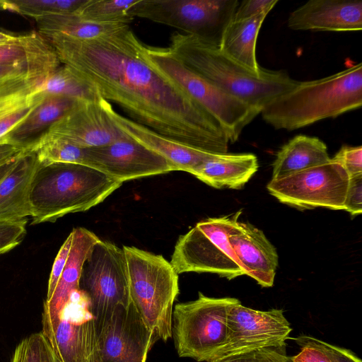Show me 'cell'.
<instances>
[{"instance_id": "obj_1", "label": "cell", "mask_w": 362, "mask_h": 362, "mask_svg": "<svg viewBox=\"0 0 362 362\" xmlns=\"http://www.w3.org/2000/svg\"><path fill=\"white\" fill-rule=\"evenodd\" d=\"M44 37L62 64L134 122L192 148L228 153L230 142L217 122L147 60L129 25L90 40Z\"/></svg>"}, {"instance_id": "obj_2", "label": "cell", "mask_w": 362, "mask_h": 362, "mask_svg": "<svg viewBox=\"0 0 362 362\" xmlns=\"http://www.w3.org/2000/svg\"><path fill=\"white\" fill-rule=\"evenodd\" d=\"M168 47L191 70L259 112L298 83L284 71L262 69L253 73L222 53L218 46L194 35L175 32Z\"/></svg>"}, {"instance_id": "obj_3", "label": "cell", "mask_w": 362, "mask_h": 362, "mask_svg": "<svg viewBox=\"0 0 362 362\" xmlns=\"http://www.w3.org/2000/svg\"><path fill=\"white\" fill-rule=\"evenodd\" d=\"M362 105V64L320 79L298 81L265 105L263 119L276 129L292 131L334 118Z\"/></svg>"}, {"instance_id": "obj_4", "label": "cell", "mask_w": 362, "mask_h": 362, "mask_svg": "<svg viewBox=\"0 0 362 362\" xmlns=\"http://www.w3.org/2000/svg\"><path fill=\"white\" fill-rule=\"evenodd\" d=\"M122 185L88 165L37 160L29 193L32 223L54 222L66 214L86 211Z\"/></svg>"}, {"instance_id": "obj_5", "label": "cell", "mask_w": 362, "mask_h": 362, "mask_svg": "<svg viewBox=\"0 0 362 362\" xmlns=\"http://www.w3.org/2000/svg\"><path fill=\"white\" fill-rule=\"evenodd\" d=\"M129 297L141 318L158 339L173 335V303L179 294L178 274L162 255L123 246Z\"/></svg>"}, {"instance_id": "obj_6", "label": "cell", "mask_w": 362, "mask_h": 362, "mask_svg": "<svg viewBox=\"0 0 362 362\" xmlns=\"http://www.w3.org/2000/svg\"><path fill=\"white\" fill-rule=\"evenodd\" d=\"M240 214L201 221L180 235L170 262L175 272L214 273L229 280L247 275L228 238Z\"/></svg>"}, {"instance_id": "obj_7", "label": "cell", "mask_w": 362, "mask_h": 362, "mask_svg": "<svg viewBox=\"0 0 362 362\" xmlns=\"http://www.w3.org/2000/svg\"><path fill=\"white\" fill-rule=\"evenodd\" d=\"M147 60L177 83L217 122L230 143L235 142L243 129L260 112L226 93L182 63L169 47L144 45Z\"/></svg>"}, {"instance_id": "obj_8", "label": "cell", "mask_w": 362, "mask_h": 362, "mask_svg": "<svg viewBox=\"0 0 362 362\" xmlns=\"http://www.w3.org/2000/svg\"><path fill=\"white\" fill-rule=\"evenodd\" d=\"M238 301L199 292L197 299L177 304L173 312V334L179 356L211 360L226 342L228 309Z\"/></svg>"}, {"instance_id": "obj_9", "label": "cell", "mask_w": 362, "mask_h": 362, "mask_svg": "<svg viewBox=\"0 0 362 362\" xmlns=\"http://www.w3.org/2000/svg\"><path fill=\"white\" fill-rule=\"evenodd\" d=\"M238 0H139L127 16L166 25L219 46Z\"/></svg>"}, {"instance_id": "obj_10", "label": "cell", "mask_w": 362, "mask_h": 362, "mask_svg": "<svg viewBox=\"0 0 362 362\" xmlns=\"http://www.w3.org/2000/svg\"><path fill=\"white\" fill-rule=\"evenodd\" d=\"M78 290L88 299L98 334L117 307L131 303L123 248L101 240L95 243L83 263Z\"/></svg>"}, {"instance_id": "obj_11", "label": "cell", "mask_w": 362, "mask_h": 362, "mask_svg": "<svg viewBox=\"0 0 362 362\" xmlns=\"http://www.w3.org/2000/svg\"><path fill=\"white\" fill-rule=\"evenodd\" d=\"M349 177L332 158L284 178L271 180L269 192L281 203L299 209L317 207L344 209Z\"/></svg>"}, {"instance_id": "obj_12", "label": "cell", "mask_w": 362, "mask_h": 362, "mask_svg": "<svg viewBox=\"0 0 362 362\" xmlns=\"http://www.w3.org/2000/svg\"><path fill=\"white\" fill-rule=\"evenodd\" d=\"M42 332L59 362H99L98 331L88 298L79 290Z\"/></svg>"}, {"instance_id": "obj_13", "label": "cell", "mask_w": 362, "mask_h": 362, "mask_svg": "<svg viewBox=\"0 0 362 362\" xmlns=\"http://www.w3.org/2000/svg\"><path fill=\"white\" fill-rule=\"evenodd\" d=\"M291 331L282 310H254L239 300L228 309L226 342L212 359L286 346Z\"/></svg>"}, {"instance_id": "obj_14", "label": "cell", "mask_w": 362, "mask_h": 362, "mask_svg": "<svg viewBox=\"0 0 362 362\" xmlns=\"http://www.w3.org/2000/svg\"><path fill=\"white\" fill-rule=\"evenodd\" d=\"M157 339L132 302L119 305L98 334L99 362H146Z\"/></svg>"}, {"instance_id": "obj_15", "label": "cell", "mask_w": 362, "mask_h": 362, "mask_svg": "<svg viewBox=\"0 0 362 362\" xmlns=\"http://www.w3.org/2000/svg\"><path fill=\"white\" fill-rule=\"evenodd\" d=\"M83 165L122 183L176 170L163 156L129 136L106 146L85 148Z\"/></svg>"}, {"instance_id": "obj_16", "label": "cell", "mask_w": 362, "mask_h": 362, "mask_svg": "<svg viewBox=\"0 0 362 362\" xmlns=\"http://www.w3.org/2000/svg\"><path fill=\"white\" fill-rule=\"evenodd\" d=\"M106 102L102 96L78 100L46 132L84 148L106 146L127 137L106 114Z\"/></svg>"}, {"instance_id": "obj_17", "label": "cell", "mask_w": 362, "mask_h": 362, "mask_svg": "<svg viewBox=\"0 0 362 362\" xmlns=\"http://www.w3.org/2000/svg\"><path fill=\"white\" fill-rule=\"evenodd\" d=\"M287 23L294 30H361L362 1L311 0L292 11Z\"/></svg>"}, {"instance_id": "obj_18", "label": "cell", "mask_w": 362, "mask_h": 362, "mask_svg": "<svg viewBox=\"0 0 362 362\" xmlns=\"http://www.w3.org/2000/svg\"><path fill=\"white\" fill-rule=\"evenodd\" d=\"M228 238L247 276L262 287L272 286L279 256L263 231L250 223L238 222Z\"/></svg>"}, {"instance_id": "obj_19", "label": "cell", "mask_w": 362, "mask_h": 362, "mask_svg": "<svg viewBox=\"0 0 362 362\" xmlns=\"http://www.w3.org/2000/svg\"><path fill=\"white\" fill-rule=\"evenodd\" d=\"M105 112L112 123L131 138L161 155L176 170L192 173L204 163L220 154L211 153L185 146L141 125L115 112L107 101Z\"/></svg>"}, {"instance_id": "obj_20", "label": "cell", "mask_w": 362, "mask_h": 362, "mask_svg": "<svg viewBox=\"0 0 362 362\" xmlns=\"http://www.w3.org/2000/svg\"><path fill=\"white\" fill-rule=\"evenodd\" d=\"M50 74H27L0 80V143H6V136L45 98L42 86Z\"/></svg>"}, {"instance_id": "obj_21", "label": "cell", "mask_w": 362, "mask_h": 362, "mask_svg": "<svg viewBox=\"0 0 362 362\" xmlns=\"http://www.w3.org/2000/svg\"><path fill=\"white\" fill-rule=\"evenodd\" d=\"M71 233L73 238L68 259L52 295L45 301L42 322L54 319L71 294L78 290L83 263L93 246L100 240L84 228H76Z\"/></svg>"}, {"instance_id": "obj_22", "label": "cell", "mask_w": 362, "mask_h": 362, "mask_svg": "<svg viewBox=\"0 0 362 362\" xmlns=\"http://www.w3.org/2000/svg\"><path fill=\"white\" fill-rule=\"evenodd\" d=\"M37 165L31 149L25 151L0 182V221H20L31 216L30 185Z\"/></svg>"}, {"instance_id": "obj_23", "label": "cell", "mask_w": 362, "mask_h": 362, "mask_svg": "<svg viewBox=\"0 0 362 362\" xmlns=\"http://www.w3.org/2000/svg\"><path fill=\"white\" fill-rule=\"evenodd\" d=\"M253 153L220 154L197 167L192 175L217 189H240L258 170Z\"/></svg>"}, {"instance_id": "obj_24", "label": "cell", "mask_w": 362, "mask_h": 362, "mask_svg": "<svg viewBox=\"0 0 362 362\" xmlns=\"http://www.w3.org/2000/svg\"><path fill=\"white\" fill-rule=\"evenodd\" d=\"M269 13L264 11L242 19L232 18L218 46L222 53L255 74H259L263 69L257 61L256 44L261 26Z\"/></svg>"}, {"instance_id": "obj_25", "label": "cell", "mask_w": 362, "mask_h": 362, "mask_svg": "<svg viewBox=\"0 0 362 362\" xmlns=\"http://www.w3.org/2000/svg\"><path fill=\"white\" fill-rule=\"evenodd\" d=\"M326 144L317 137L298 135L284 145L273 163L272 180L286 177L330 160Z\"/></svg>"}, {"instance_id": "obj_26", "label": "cell", "mask_w": 362, "mask_h": 362, "mask_svg": "<svg viewBox=\"0 0 362 362\" xmlns=\"http://www.w3.org/2000/svg\"><path fill=\"white\" fill-rule=\"evenodd\" d=\"M78 100L47 95L43 101L4 139V142L32 149L34 142L69 111Z\"/></svg>"}, {"instance_id": "obj_27", "label": "cell", "mask_w": 362, "mask_h": 362, "mask_svg": "<svg viewBox=\"0 0 362 362\" xmlns=\"http://www.w3.org/2000/svg\"><path fill=\"white\" fill-rule=\"evenodd\" d=\"M37 32L44 37L64 36L90 40L113 32L125 24H99L86 21L75 13L48 15L35 20Z\"/></svg>"}, {"instance_id": "obj_28", "label": "cell", "mask_w": 362, "mask_h": 362, "mask_svg": "<svg viewBox=\"0 0 362 362\" xmlns=\"http://www.w3.org/2000/svg\"><path fill=\"white\" fill-rule=\"evenodd\" d=\"M59 60L49 42L37 31L0 43V65Z\"/></svg>"}, {"instance_id": "obj_29", "label": "cell", "mask_w": 362, "mask_h": 362, "mask_svg": "<svg viewBox=\"0 0 362 362\" xmlns=\"http://www.w3.org/2000/svg\"><path fill=\"white\" fill-rule=\"evenodd\" d=\"M45 95H60L78 100H95L101 95L98 90L83 82L66 66L62 64L44 81Z\"/></svg>"}, {"instance_id": "obj_30", "label": "cell", "mask_w": 362, "mask_h": 362, "mask_svg": "<svg viewBox=\"0 0 362 362\" xmlns=\"http://www.w3.org/2000/svg\"><path fill=\"white\" fill-rule=\"evenodd\" d=\"M139 0H85L75 13L81 19L99 24H125L134 18L127 11Z\"/></svg>"}, {"instance_id": "obj_31", "label": "cell", "mask_w": 362, "mask_h": 362, "mask_svg": "<svg viewBox=\"0 0 362 362\" xmlns=\"http://www.w3.org/2000/svg\"><path fill=\"white\" fill-rule=\"evenodd\" d=\"M85 0H0V9L35 20L51 14L73 13Z\"/></svg>"}, {"instance_id": "obj_32", "label": "cell", "mask_w": 362, "mask_h": 362, "mask_svg": "<svg viewBox=\"0 0 362 362\" xmlns=\"http://www.w3.org/2000/svg\"><path fill=\"white\" fill-rule=\"evenodd\" d=\"M12 362H59L43 333L32 334L17 346Z\"/></svg>"}, {"instance_id": "obj_33", "label": "cell", "mask_w": 362, "mask_h": 362, "mask_svg": "<svg viewBox=\"0 0 362 362\" xmlns=\"http://www.w3.org/2000/svg\"><path fill=\"white\" fill-rule=\"evenodd\" d=\"M286 346L263 348L250 352L211 359L206 362H283Z\"/></svg>"}, {"instance_id": "obj_34", "label": "cell", "mask_w": 362, "mask_h": 362, "mask_svg": "<svg viewBox=\"0 0 362 362\" xmlns=\"http://www.w3.org/2000/svg\"><path fill=\"white\" fill-rule=\"evenodd\" d=\"M62 65L59 60L0 65V80L27 74H52Z\"/></svg>"}, {"instance_id": "obj_35", "label": "cell", "mask_w": 362, "mask_h": 362, "mask_svg": "<svg viewBox=\"0 0 362 362\" xmlns=\"http://www.w3.org/2000/svg\"><path fill=\"white\" fill-rule=\"evenodd\" d=\"M27 220L20 221H0V255L18 246L25 233Z\"/></svg>"}, {"instance_id": "obj_36", "label": "cell", "mask_w": 362, "mask_h": 362, "mask_svg": "<svg viewBox=\"0 0 362 362\" xmlns=\"http://www.w3.org/2000/svg\"><path fill=\"white\" fill-rule=\"evenodd\" d=\"M332 159L343 167L349 177L362 174L361 146H344Z\"/></svg>"}, {"instance_id": "obj_37", "label": "cell", "mask_w": 362, "mask_h": 362, "mask_svg": "<svg viewBox=\"0 0 362 362\" xmlns=\"http://www.w3.org/2000/svg\"><path fill=\"white\" fill-rule=\"evenodd\" d=\"M297 338L322 349L332 362H362L356 355L349 349L330 344L308 335H300Z\"/></svg>"}, {"instance_id": "obj_38", "label": "cell", "mask_w": 362, "mask_h": 362, "mask_svg": "<svg viewBox=\"0 0 362 362\" xmlns=\"http://www.w3.org/2000/svg\"><path fill=\"white\" fill-rule=\"evenodd\" d=\"M72 238L73 235L71 232L56 256L48 281L47 299H49L52 295L65 267L71 246Z\"/></svg>"}, {"instance_id": "obj_39", "label": "cell", "mask_w": 362, "mask_h": 362, "mask_svg": "<svg viewBox=\"0 0 362 362\" xmlns=\"http://www.w3.org/2000/svg\"><path fill=\"white\" fill-rule=\"evenodd\" d=\"M344 209L352 216L362 212V174L349 177Z\"/></svg>"}, {"instance_id": "obj_40", "label": "cell", "mask_w": 362, "mask_h": 362, "mask_svg": "<svg viewBox=\"0 0 362 362\" xmlns=\"http://www.w3.org/2000/svg\"><path fill=\"white\" fill-rule=\"evenodd\" d=\"M278 0H245L239 3L233 19H242L269 12L278 3Z\"/></svg>"}, {"instance_id": "obj_41", "label": "cell", "mask_w": 362, "mask_h": 362, "mask_svg": "<svg viewBox=\"0 0 362 362\" xmlns=\"http://www.w3.org/2000/svg\"><path fill=\"white\" fill-rule=\"evenodd\" d=\"M293 339L300 346L301 350L298 354L290 356L292 362H332L327 355L316 346L297 337Z\"/></svg>"}, {"instance_id": "obj_42", "label": "cell", "mask_w": 362, "mask_h": 362, "mask_svg": "<svg viewBox=\"0 0 362 362\" xmlns=\"http://www.w3.org/2000/svg\"><path fill=\"white\" fill-rule=\"evenodd\" d=\"M28 149L10 143H0V165L18 157Z\"/></svg>"}, {"instance_id": "obj_43", "label": "cell", "mask_w": 362, "mask_h": 362, "mask_svg": "<svg viewBox=\"0 0 362 362\" xmlns=\"http://www.w3.org/2000/svg\"><path fill=\"white\" fill-rule=\"evenodd\" d=\"M18 157L0 165V182L7 175V173L11 170V169L13 167V165H15L16 160Z\"/></svg>"}, {"instance_id": "obj_44", "label": "cell", "mask_w": 362, "mask_h": 362, "mask_svg": "<svg viewBox=\"0 0 362 362\" xmlns=\"http://www.w3.org/2000/svg\"><path fill=\"white\" fill-rule=\"evenodd\" d=\"M17 36L0 31V43L13 41L17 38Z\"/></svg>"}, {"instance_id": "obj_45", "label": "cell", "mask_w": 362, "mask_h": 362, "mask_svg": "<svg viewBox=\"0 0 362 362\" xmlns=\"http://www.w3.org/2000/svg\"><path fill=\"white\" fill-rule=\"evenodd\" d=\"M283 362H292L291 360L290 356H288L285 358V360Z\"/></svg>"}]
</instances>
